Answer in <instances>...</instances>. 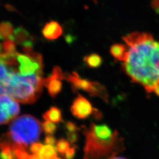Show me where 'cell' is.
Wrapping results in <instances>:
<instances>
[{"instance_id":"6da1fadb","label":"cell","mask_w":159,"mask_h":159,"mask_svg":"<svg viewBox=\"0 0 159 159\" xmlns=\"http://www.w3.org/2000/svg\"><path fill=\"white\" fill-rule=\"evenodd\" d=\"M41 54H0V95L31 104L41 96L44 86Z\"/></svg>"},{"instance_id":"7a4b0ae2","label":"cell","mask_w":159,"mask_h":159,"mask_svg":"<svg viewBox=\"0 0 159 159\" xmlns=\"http://www.w3.org/2000/svg\"><path fill=\"white\" fill-rule=\"evenodd\" d=\"M127 54L123 62V72L133 83L153 92L159 79V42L150 34L133 33L123 38Z\"/></svg>"},{"instance_id":"3957f363","label":"cell","mask_w":159,"mask_h":159,"mask_svg":"<svg viewBox=\"0 0 159 159\" xmlns=\"http://www.w3.org/2000/svg\"><path fill=\"white\" fill-rule=\"evenodd\" d=\"M84 159H110L125 150L124 139L106 124L91 123L84 127Z\"/></svg>"},{"instance_id":"277c9868","label":"cell","mask_w":159,"mask_h":159,"mask_svg":"<svg viewBox=\"0 0 159 159\" xmlns=\"http://www.w3.org/2000/svg\"><path fill=\"white\" fill-rule=\"evenodd\" d=\"M41 131V123L34 116L28 114L19 116L10 124L7 133L0 138V148L9 146L26 150L29 145L39 140Z\"/></svg>"},{"instance_id":"5b68a950","label":"cell","mask_w":159,"mask_h":159,"mask_svg":"<svg viewBox=\"0 0 159 159\" xmlns=\"http://www.w3.org/2000/svg\"><path fill=\"white\" fill-rule=\"evenodd\" d=\"M64 80L70 84L74 92L82 90L92 97H98L105 102H109V93L106 88L98 82L82 78L76 72L64 73Z\"/></svg>"},{"instance_id":"8992f818","label":"cell","mask_w":159,"mask_h":159,"mask_svg":"<svg viewBox=\"0 0 159 159\" xmlns=\"http://www.w3.org/2000/svg\"><path fill=\"white\" fill-rule=\"evenodd\" d=\"M70 111L74 117L79 119H85L91 116H93L97 120L102 118V113L94 108L88 99L80 94H78L74 99L70 107Z\"/></svg>"},{"instance_id":"52a82bcc","label":"cell","mask_w":159,"mask_h":159,"mask_svg":"<svg viewBox=\"0 0 159 159\" xmlns=\"http://www.w3.org/2000/svg\"><path fill=\"white\" fill-rule=\"evenodd\" d=\"M20 112V107L16 99L6 95H0V125L14 120Z\"/></svg>"},{"instance_id":"ba28073f","label":"cell","mask_w":159,"mask_h":159,"mask_svg":"<svg viewBox=\"0 0 159 159\" xmlns=\"http://www.w3.org/2000/svg\"><path fill=\"white\" fill-rule=\"evenodd\" d=\"M62 80H64V72L59 66L54 67L52 73L48 77L44 78V86L52 98H56L61 92Z\"/></svg>"},{"instance_id":"9c48e42d","label":"cell","mask_w":159,"mask_h":159,"mask_svg":"<svg viewBox=\"0 0 159 159\" xmlns=\"http://www.w3.org/2000/svg\"><path fill=\"white\" fill-rule=\"evenodd\" d=\"M63 33L62 26L56 21H51L44 25L42 29V34L44 39L52 41L58 39Z\"/></svg>"},{"instance_id":"30bf717a","label":"cell","mask_w":159,"mask_h":159,"mask_svg":"<svg viewBox=\"0 0 159 159\" xmlns=\"http://www.w3.org/2000/svg\"><path fill=\"white\" fill-rule=\"evenodd\" d=\"M13 40L18 45L24 46L27 43H34L36 39L23 27H19L14 31Z\"/></svg>"},{"instance_id":"8fae6325","label":"cell","mask_w":159,"mask_h":159,"mask_svg":"<svg viewBox=\"0 0 159 159\" xmlns=\"http://www.w3.org/2000/svg\"><path fill=\"white\" fill-rule=\"evenodd\" d=\"M43 117L45 121L52 123H61L62 121V115L61 110L59 108L52 106L44 113Z\"/></svg>"},{"instance_id":"7c38bea8","label":"cell","mask_w":159,"mask_h":159,"mask_svg":"<svg viewBox=\"0 0 159 159\" xmlns=\"http://www.w3.org/2000/svg\"><path fill=\"white\" fill-rule=\"evenodd\" d=\"M110 52L114 58L123 62L127 57V47L124 44H115L111 47Z\"/></svg>"},{"instance_id":"4fadbf2b","label":"cell","mask_w":159,"mask_h":159,"mask_svg":"<svg viewBox=\"0 0 159 159\" xmlns=\"http://www.w3.org/2000/svg\"><path fill=\"white\" fill-rule=\"evenodd\" d=\"M14 29L13 25L9 21L0 23V39H13Z\"/></svg>"},{"instance_id":"5bb4252c","label":"cell","mask_w":159,"mask_h":159,"mask_svg":"<svg viewBox=\"0 0 159 159\" xmlns=\"http://www.w3.org/2000/svg\"><path fill=\"white\" fill-rule=\"evenodd\" d=\"M84 62L89 68H97L102 65V58L98 54L93 53L84 57Z\"/></svg>"},{"instance_id":"9a60e30c","label":"cell","mask_w":159,"mask_h":159,"mask_svg":"<svg viewBox=\"0 0 159 159\" xmlns=\"http://www.w3.org/2000/svg\"><path fill=\"white\" fill-rule=\"evenodd\" d=\"M39 156L43 159H54L57 157L55 148L52 145H44Z\"/></svg>"},{"instance_id":"2e32d148","label":"cell","mask_w":159,"mask_h":159,"mask_svg":"<svg viewBox=\"0 0 159 159\" xmlns=\"http://www.w3.org/2000/svg\"><path fill=\"white\" fill-rule=\"evenodd\" d=\"M70 148V143L68 141V140H66V139L62 138L59 139L57 143V151L62 155H64Z\"/></svg>"},{"instance_id":"e0dca14e","label":"cell","mask_w":159,"mask_h":159,"mask_svg":"<svg viewBox=\"0 0 159 159\" xmlns=\"http://www.w3.org/2000/svg\"><path fill=\"white\" fill-rule=\"evenodd\" d=\"M42 127L44 133L48 135H52L56 133L57 127V125L52 122L45 121L42 124Z\"/></svg>"},{"instance_id":"ac0fdd59","label":"cell","mask_w":159,"mask_h":159,"mask_svg":"<svg viewBox=\"0 0 159 159\" xmlns=\"http://www.w3.org/2000/svg\"><path fill=\"white\" fill-rule=\"evenodd\" d=\"M5 53H14L16 52V43L13 39L6 40L3 44Z\"/></svg>"},{"instance_id":"d6986e66","label":"cell","mask_w":159,"mask_h":159,"mask_svg":"<svg viewBox=\"0 0 159 159\" xmlns=\"http://www.w3.org/2000/svg\"><path fill=\"white\" fill-rule=\"evenodd\" d=\"M64 127H65L66 133L78 132L80 130V128L72 121H66L64 124Z\"/></svg>"},{"instance_id":"ffe728a7","label":"cell","mask_w":159,"mask_h":159,"mask_svg":"<svg viewBox=\"0 0 159 159\" xmlns=\"http://www.w3.org/2000/svg\"><path fill=\"white\" fill-rule=\"evenodd\" d=\"M43 146L44 145H43V144L40 143H34L31 145L30 150H31V152L34 154V155H39V154H40V152H41Z\"/></svg>"},{"instance_id":"44dd1931","label":"cell","mask_w":159,"mask_h":159,"mask_svg":"<svg viewBox=\"0 0 159 159\" xmlns=\"http://www.w3.org/2000/svg\"><path fill=\"white\" fill-rule=\"evenodd\" d=\"M66 137L68 141L74 145L75 144L78 139V132H74V133H66Z\"/></svg>"},{"instance_id":"7402d4cb","label":"cell","mask_w":159,"mask_h":159,"mask_svg":"<svg viewBox=\"0 0 159 159\" xmlns=\"http://www.w3.org/2000/svg\"><path fill=\"white\" fill-rule=\"evenodd\" d=\"M76 148L77 147L76 146H73L72 147L70 148L63 155L64 159H73L75 156Z\"/></svg>"},{"instance_id":"603a6c76","label":"cell","mask_w":159,"mask_h":159,"mask_svg":"<svg viewBox=\"0 0 159 159\" xmlns=\"http://www.w3.org/2000/svg\"><path fill=\"white\" fill-rule=\"evenodd\" d=\"M44 143L46 145L54 146L57 144V139L52 135H47L44 139Z\"/></svg>"},{"instance_id":"cb8c5ba5","label":"cell","mask_w":159,"mask_h":159,"mask_svg":"<svg viewBox=\"0 0 159 159\" xmlns=\"http://www.w3.org/2000/svg\"><path fill=\"white\" fill-rule=\"evenodd\" d=\"M29 159H43V158L38 155H34V154H33V155L29 156Z\"/></svg>"},{"instance_id":"d4e9b609","label":"cell","mask_w":159,"mask_h":159,"mask_svg":"<svg viewBox=\"0 0 159 159\" xmlns=\"http://www.w3.org/2000/svg\"><path fill=\"white\" fill-rule=\"evenodd\" d=\"M153 93H155L157 96H159V84H158V85L155 88V89H154Z\"/></svg>"},{"instance_id":"484cf974","label":"cell","mask_w":159,"mask_h":159,"mask_svg":"<svg viewBox=\"0 0 159 159\" xmlns=\"http://www.w3.org/2000/svg\"><path fill=\"white\" fill-rule=\"evenodd\" d=\"M3 44L0 43V54H3Z\"/></svg>"},{"instance_id":"4316f807","label":"cell","mask_w":159,"mask_h":159,"mask_svg":"<svg viewBox=\"0 0 159 159\" xmlns=\"http://www.w3.org/2000/svg\"><path fill=\"white\" fill-rule=\"evenodd\" d=\"M110 159H127V158H124V157H117L116 156V157H114Z\"/></svg>"},{"instance_id":"83f0119b","label":"cell","mask_w":159,"mask_h":159,"mask_svg":"<svg viewBox=\"0 0 159 159\" xmlns=\"http://www.w3.org/2000/svg\"><path fill=\"white\" fill-rule=\"evenodd\" d=\"M54 159H62V158H58V157H57V158H55Z\"/></svg>"},{"instance_id":"f1b7e54d","label":"cell","mask_w":159,"mask_h":159,"mask_svg":"<svg viewBox=\"0 0 159 159\" xmlns=\"http://www.w3.org/2000/svg\"><path fill=\"white\" fill-rule=\"evenodd\" d=\"M158 84H159V79H158Z\"/></svg>"}]
</instances>
